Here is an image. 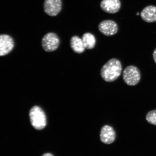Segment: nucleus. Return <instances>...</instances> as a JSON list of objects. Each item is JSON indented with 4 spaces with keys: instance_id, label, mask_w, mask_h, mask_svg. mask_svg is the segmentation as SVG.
<instances>
[{
    "instance_id": "5",
    "label": "nucleus",
    "mask_w": 156,
    "mask_h": 156,
    "mask_svg": "<svg viewBox=\"0 0 156 156\" xmlns=\"http://www.w3.org/2000/svg\"><path fill=\"white\" fill-rule=\"evenodd\" d=\"M14 40L9 35H0V56L9 54L14 48Z\"/></svg>"
},
{
    "instance_id": "16",
    "label": "nucleus",
    "mask_w": 156,
    "mask_h": 156,
    "mask_svg": "<svg viewBox=\"0 0 156 156\" xmlns=\"http://www.w3.org/2000/svg\"><path fill=\"white\" fill-rule=\"evenodd\" d=\"M139 15V13H136V15Z\"/></svg>"
},
{
    "instance_id": "11",
    "label": "nucleus",
    "mask_w": 156,
    "mask_h": 156,
    "mask_svg": "<svg viewBox=\"0 0 156 156\" xmlns=\"http://www.w3.org/2000/svg\"><path fill=\"white\" fill-rule=\"evenodd\" d=\"M70 46L73 51L78 54L83 53L85 50L82 39L77 36L72 37L70 40Z\"/></svg>"
},
{
    "instance_id": "6",
    "label": "nucleus",
    "mask_w": 156,
    "mask_h": 156,
    "mask_svg": "<svg viewBox=\"0 0 156 156\" xmlns=\"http://www.w3.org/2000/svg\"><path fill=\"white\" fill-rule=\"evenodd\" d=\"M98 29L102 34L107 36L115 34L118 32V24L112 20H104L99 23Z\"/></svg>"
},
{
    "instance_id": "10",
    "label": "nucleus",
    "mask_w": 156,
    "mask_h": 156,
    "mask_svg": "<svg viewBox=\"0 0 156 156\" xmlns=\"http://www.w3.org/2000/svg\"><path fill=\"white\" fill-rule=\"evenodd\" d=\"M141 18L145 22L151 23L156 21V7L149 5L142 10L141 14Z\"/></svg>"
},
{
    "instance_id": "8",
    "label": "nucleus",
    "mask_w": 156,
    "mask_h": 156,
    "mask_svg": "<svg viewBox=\"0 0 156 156\" xmlns=\"http://www.w3.org/2000/svg\"><path fill=\"white\" fill-rule=\"evenodd\" d=\"M100 138L103 143L108 145L112 144L116 140V132L112 126L106 125L101 128Z\"/></svg>"
},
{
    "instance_id": "14",
    "label": "nucleus",
    "mask_w": 156,
    "mask_h": 156,
    "mask_svg": "<svg viewBox=\"0 0 156 156\" xmlns=\"http://www.w3.org/2000/svg\"><path fill=\"white\" fill-rule=\"evenodd\" d=\"M153 57L155 63L156 64V48L154 50V51L153 52Z\"/></svg>"
},
{
    "instance_id": "1",
    "label": "nucleus",
    "mask_w": 156,
    "mask_h": 156,
    "mask_svg": "<svg viewBox=\"0 0 156 156\" xmlns=\"http://www.w3.org/2000/svg\"><path fill=\"white\" fill-rule=\"evenodd\" d=\"M122 69V65L120 60L112 58L107 62L101 68V76L105 81L112 82L119 77Z\"/></svg>"
},
{
    "instance_id": "12",
    "label": "nucleus",
    "mask_w": 156,
    "mask_h": 156,
    "mask_svg": "<svg viewBox=\"0 0 156 156\" xmlns=\"http://www.w3.org/2000/svg\"><path fill=\"white\" fill-rule=\"evenodd\" d=\"M85 48L88 50L92 49L96 44V38L93 34L90 33H85L82 38Z\"/></svg>"
},
{
    "instance_id": "3",
    "label": "nucleus",
    "mask_w": 156,
    "mask_h": 156,
    "mask_svg": "<svg viewBox=\"0 0 156 156\" xmlns=\"http://www.w3.org/2000/svg\"><path fill=\"white\" fill-rule=\"evenodd\" d=\"M123 79L127 85L133 86L137 84L141 79V73L136 66H129L123 73Z\"/></svg>"
},
{
    "instance_id": "7",
    "label": "nucleus",
    "mask_w": 156,
    "mask_h": 156,
    "mask_svg": "<svg viewBox=\"0 0 156 156\" xmlns=\"http://www.w3.org/2000/svg\"><path fill=\"white\" fill-rule=\"evenodd\" d=\"M62 5L61 0H45L44 3V12L50 16H56L61 11Z\"/></svg>"
},
{
    "instance_id": "2",
    "label": "nucleus",
    "mask_w": 156,
    "mask_h": 156,
    "mask_svg": "<svg viewBox=\"0 0 156 156\" xmlns=\"http://www.w3.org/2000/svg\"><path fill=\"white\" fill-rule=\"evenodd\" d=\"M30 122L36 129L41 130L46 126V118L44 113L41 108L38 106L33 107L29 112Z\"/></svg>"
},
{
    "instance_id": "4",
    "label": "nucleus",
    "mask_w": 156,
    "mask_h": 156,
    "mask_svg": "<svg viewBox=\"0 0 156 156\" xmlns=\"http://www.w3.org/2000/svg\"><path fill=\"white\" fill-rule=\"evenodd\" d=\"M60 40L58 35L53 32L48 33L43 38L42 46L45 51L51 52L57 49Z\"/></svg>"
},
{
    "instance_id": "13",
    "label": "nucleus",
    "mask_w": 156,
    "mask_h": 156,
    "mask_svg": "<svg viewBox=\"0 0 156 156\" xmlns=\"http://www.w3.org/2000/svg\"><path fill=\"white\" fill-rule=\"evenodd\" d=\"M146 119L150 124L156 126V110L148 112L146 115Z\"/></svg>"
},
{
    "instance_id": "9",
    "label": "nucleus",
    "mask_w": 156,
    "mask_h": 156,
    "mask_svg": "<svg viewBox=\"0 0 156 156\" xmlns=\"http://www.w3.org/2000/svg\"><path fill=\"white\" fill-rule=\"evenodd\" d=\"M121 6L120 0H103L100 7L103 11L107 13H115L118 12Z\"/></svg>"
},
{
    "instance_id": "15",
    "label": "nucleus",
    "mask_w": 156,
    "mask_h": 156,
    "mask_svg": "<svg viewBox=\"0 0 156 156\" xmlns=\"http://www.w3.org/2000/svg\"><path fill=\"white\" fill-rule=\"evenodd\" d=\"M42 156H54V155L50 153H46L44 154Z\"/></svg>"
}]
</instances>
